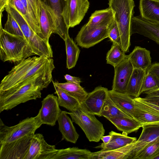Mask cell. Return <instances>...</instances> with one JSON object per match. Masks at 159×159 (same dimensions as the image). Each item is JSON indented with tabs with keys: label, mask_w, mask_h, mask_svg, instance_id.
Wrapping results in <instances>:
<instances>
[{
	"label": "cell",
	"mask_w": 159,
	"mask_h": 159,
	"mask_svg": "<svg viewBox=\"0 0 159 159\" xmlns=\"http://www.w3.org/2000/svg\"><path fill=\"white\" fill-rule=\"evenodd\" d=\"M52 64L44 71L10 89L0 92V112L11 110L18 105L41 98V91L52 80Z\"/></svg>",
	"instance_id": "6da1fadb"
},
{
	"label": "cell",
	"mask_w": 159,
	"mask_h": 159,
	"mask_svg": "<svg viewBox=\"0 0 159 159\" xmlns=\"http://www.w3.org/2000/svg\"><path fill=\"white\" fill-rule=\"evenodd\" d=\"M54 63L52 58L29 57L16 65L1 80L0 92L8 90L32 77Z\"/></svg>",
	"instance_id": "7a4b0ae2"
},
{
	"label": "cell",
	"mask_w": 159,
	"mask_h": 159,
	"mask_svg": "<svg viewBox=\"0 0 159 159\" xmlns=\"http://www.w3.org/2000/svg\"><path fill=\"white\" fill-rule=\"evenodd\" d=\"M25 38L11 34L2 28L0 19V58L16 65L35 55Z\"/></svg>",
	"instance_id": "3957f363"
},
{
	"label": "cell",
	"mask_w": 159,
	"mask_h": 159,
	"mask_svg": "<svg viewBox=\"0 0 159 159\" xmlns=\"http://www.w3.org/2000/svg\"><path fill=\"white\" fill-rule=\"evenodd\" d=\"M109 7L113 11L120 35L122 49L125 53L130 45L131 24L135 6L133 0H109Z\"/></svg>",
	"instance_id": "277c9868"
},
{
	"label": "cell",
	"mask_w": 159,
	"mask_h": 159,
	"mask_svg": "<svg viewBox=\"0 0 159 159\" xmlns=\"http://www.w3.org/2000/svg\"><path fill=\"white\" fill-rule=\"evenodd\" d=\"M66 112L70 116L72 121L81 129L90 142H99L104 134L102 124L81 104L74 111Z\"/></svg>",
	"instance_id": "5b68a950"
},
{
	"label": "cell",
	"mask_w": 159,
	"mask_h": 159,
	"mask_svg": "<svg viewBox=\"0 0 159 159\" xmlns=\"http://www.w3.org/2000/svg\"><path fill=\"white\" fill-rule=\"evenodd\" d=\"M42 124L39 112L35 116L27 118L12 126L5 125L1 119L0 144L11 143L27 136L34 135Z\"/></svg>",
	"instance_id": "8992f818"
},
{
	"label": "cell",
	"mask_w": 159,
	"mask_h": 159,
	"mask_svg": "<svg viewBox=\"0 0 159 159\" xmlns=\"http://www.w3.org/2000/svg\"><path fill=\"white\" fill-rule=\"evenodd\" d=\"M89 6L88 0H66L62 15L67 26L69 28L79 24Z\"/></svg>",
	"instance_id": "52a82bcc"
},
{
	"label": "cell",
	"mask_w": 159,
	"mask_h": 159,
	"mask_svg": "<svg viewBox=\"0 0 159 159\" xmlns=\"http://www.w3.org/2000/svg\"><path fill=\"white\" fill-rule=\"evenodd\" d=\"M34 135L11 143L0 144V159H24Z\"/></svg>",
	"instance_id": "ba28073f"
},
{
	"label": "cell",
	"mask_w": 159,
	"mask_h": 159,
	"mask_svg": "<svg viewBox=\"0 0 159 159\" xmlns=\"http://www.w3.org/2000/svg\"><path fill=\"white\" fill-rule=\"evenodd\" d=\"M137 140L128 145V159H134L136 155L148 144L159 137V123L144 125Z\"/></svg>",
	"instance_id": "9c48e42d"
},
{
	"label": "cell",
	"mask_w": 159,
	"mask_h": 159,
	"mask_svg": "<svg viewBox=\"0 0 159 159\" xmlns=\"http://www.w3.org/2000/svg\"><path fill=\"white\" fill-rule=\"evenodd\" d=\"M56 149L55 145L46 142L42 134H34L24 159H50Z\"/></svg>",
	"instance_id": "30bf717a"
},
{
	"label": "cell",
	"mask_w": 159,
	"mask_h": 159,
	"mask_svg": "<svg viewBox=\"0 0 159 159\" xmlns=\"http://www.w3.org/2000/svg\"><path fill=\"white\" fill-rule=\"evenodd\" d=\"M41 102L42 107L39 112L43 124L55 125L61 111L58 97L53 94H49L43 99Z\"/></svg>",
	"instance_id": "8fae6325"
},
{
	"label": "cell",
	"mask_w": 159,
	"mask_h": 159,
	"mask_svg": "<svg viewBox=\"0 0 159 159\" xmlns=\"http://www.w3.org/2000/svg\"><path fill=\"white\" fill-rule=\"evenodd\" d=\"M114 68V75L112 90L117 92L125 93L127 84L134 68L127 55Z\"/></svg>",
	"instance_id": "7c38bea8"
},
{
	"label": "cell",
	"mask_w": 159,
	"mask_h": 159,
	"mask_svg": "<svg viewBox=\"0 0 159 159\" xmlns=\"http://www.w3.org/2000/svg\"><path fill=\"white\" fill-rule=\"evenodd\" d=\"M108 26L91 30H87L83 26L75 38L77 45L88 48L108 38Z\"/></svg>",
	"instance_id": "4fadbf2b"
},
{
	"label": "cell",
	"mask_w": 159,
	"mask_h": 159,
	"mask_svg": "<svg viewBox=\"0 0 159 159\" xmlns=\"http://www.w3.org/2000/svg\"><path fill=\"white\" fill-rule=\"evenodd\" d=\"M131 33H137L147 37L159 44V22L150 21L141 16H133Z\"/></svg>",
	"instance_id": "5bb4252c"
},
{
	"label": "cell",
	"mask_w": 159,
	"mask_h": 159,
	"mask_svg": "<svg viewBox=\"0 0 159 159\" xmlns=\"http://www.w3.org/2000/svg\"><path fill=\"white\" fill-rule=\"evenodd\" d=\"M108 91L106 88L98 86L88 93L85 101L81 104L89 112L101 116L103 106L108 95Z\"/></svg>",
	"instance_id": "9a60e30c"
},
{
	"label": "cell",
	"mask_w": 159,
	"mask_h": 159,
	"mask_svg": "<svg viewBox=\"0 0 159 159\" xmlns=\"http://www.w3.org/2000/svg\"><path fill=\"white\" fill-rule=\"evenodd\" d=\"M39 23L44 39L49 42L51 34L56 31L55 17L51 9L40 0Z\"/></svg>",
	"instance_id": "2e32d148"
},
{
	"label": "cell",
	"mask_w": 159,
	"mask_h": 159,
	"mask_svg": "<svg viewBox=\"0 0 159 159\" xmlns=\"http://www.w3.org/2000/svg\"><path fill=\"white\" fill-rule=\"evenodd\" d=\"M48 7L53 12L56 24L55 34L64 41L69 35V28L66 24L62 13L65 1L64 0H40Z\"/></svg>",
	"instance_id": "e0dca14e"
},
{
	"label": "cell",
	"mask_w": 159,
	"mask_h": 159,
	"mask_svg": "<svg viewBox=\"0 0 159 159\" xmlns=\"http://www.w3.org/2000/svg\"><path fill=\"white\" fill-rule=\"evenodd\" d=\"M114 13L109 7L106 9L97 10L91 15L88 22L83 27L87 30L108 26L114 20Z\"/></svg>",
	"instance_id": "ac0fdd59"
},
{
	"label": "cell",
	"mask_w": 159,
	"mask_h": 159,
	"mask_svg": "<svg viewBox=\"0 0 159 159\" xmlns=\"http://www.w3.org/2000/svg\"><path fill=\"white\" fill-rule=\"evenodd\" d=\"M57 121L59 129L61 132L62 139L75 143L79 137L72 120L68 116L66 111H61Z\"/></svg>",
	"instance_id": "d6986e66"
},
{
	"label": "cell",
	"mask_w": 159,
	"mask_h": 159,
	"mask_svg": "<svg viewBox=\"0 0 159 159\" xmlns=\"http://www.w3.org/2000/svg\"><path fill=\"white\" fill-rule=\"evenodd\" d=\"M127 56L134 69L147 70L152 64L150 52L145 48L136 46Z\"/></svg>",
	"instance_id": "ffe728a7"
},
{
	"label": "cell",
	"mask_w": 159,
	"mask_h": 159,
	"mask_svg": "<svg viewBox=\"0 0 159 159\" xmlns=\"http://www.w3.org/2000/svg\"><path fill=\"white\" fill-rule=\"evenodd\" d=\"M108 95L117 107L133 118L136 106L134 98L126 93H121L112 90H108Z\"/></svg>",
	"instance_id": "44dd1931"
},
{
	"label": "cell",
	"mask_w": 159,
	"mask_h": 159,
	"mask_svg": "<svg viewBox=\"0 0 159 159\" xmlns=\"http://www.w3.org/2000/svg\"><path fill=\"white\" fill-rule=\"evenodd\" d=\"M92 152L77 147L56 149L50 159H90Z\"/></svg>",
	"instance_id": "7402d4cb"
},
{
	"label": "cell",
	"mask_w": 159,
	"mask_h": 159,
	"mask_svg": "<svg viewBox=\"0 0 159 159\" xmlns=\"http://www.w3.org/2000/svg\"><path fill=\"white\" fill-rule=\"evenodd\" d=\"M109 134L111 135V138L108 143L105 144L102 143L95 148H101L100 150L102 151L114 150L125 146L137 140L135 137H129L113 131L109 132Z\"/></svg>",
	"instance_id": "603a6c76"
},
{
	"label": "cell",
	"mask_w": 159,
	"mask_h": 159,
	"mask_svg": "<svg viewBox=\"0 0 159 159\" xmlns=\"http://www.w3.org/2000/svg\"><path fill=\"white\" fill-rule=\"evenodd\" d=\"M139 8L142 18L159 22V0H140Z\"/></svg>",
	"instance_id": "cb8c5ba5"
},
{
	"label": "cell",
	"mask_w": 159,
	"mask_h": 159,
	"mask_svg": "<svg viewBox=\"0 0 159 159\" xmlns=\"http://www.w3.org/2000/svg\"><path fill=\"white\" fill-rule=\"evenodd\" d=\"M147 70L134 69L127 84L125 93L137 98L140 95V91Z\"/></svg>",
	"instance_id": "d4e9b609"
},
{
	"label": "cell",
	"mask_w": 159,
	"mask_h": 159,
	"mask_svg": "<svg viewBox=\"0 0 159 159\" xmlns=\"http://www.w3.org/2000/svg\"><path fill=\"white\" fill-rule=\"evenodd\" d=\"M114 125L118 130L127 135L137 131L142 125L136 120L131 117H112L107 119Z\"/></svg>",
	"instance_id": "484cf974"
},
{
	"label": "cell",
	"mask_w": 159,
	"mask_h": 159,
	"mask_svg": "<svg viewBox=\"0 0 159 159\" xmlns=\"http://www.w3.org/2000/svg\"><path fill=\"white\" fill-rule=\"evenodd\" d=\"M52 82L68 94L76 99L80 104L84 102L88 95V93L80 84L68 82L62 83L53 80Z\"/></svg>",
	"instance_id": "4316f807"
},
{
	"label": "cell",
	"mask_w": 159,
	"mask_h": 159,
	"mask_svg": "<svg viewBox=\"0 0 159 159\" xmlns=\"http://www.w3.org/2000/svg\"><path fill=\"white\" fill-rule=\"evenodd\" d=\"M55 90L60 106L64 107L70 111L76 109L80 104L75 98L70 95L54 83H52Z\"/></svg>",
	"instance_id": "83f0119b"
},
{
	"label": "cell",
	"mask_w": 159,
	"mask_h": 159,
	"mask_svg": "<svg viewBox=\"0 0 159 159\" xmlns=\"http://www.w3.org/2000/svg\"><path fill=\"white\" fill-rule=\"evenodd\" d=\"M64 41L66 54V68L70 69L76 65L80 50L77 45L69 35Z\"/></svg>",
	"instance_id": "f1b7e54d"
},
{
	"label": "cell",
	"mask_w": 159,
	"mask_h": 159,
	"mask_svg": "<svg viewBox=\"0 0 159 159\" xmlns=\"http://www.w3.org/2000/svg\"><path fill=\"white\" fill-rule=\"evenodd\" d=\"M9 4L15 7L25 19L30 27L39 36L44 39L40 27L36 23L30 13L26 10L20 0H10Z\"/></svg>",
	"instance_id": "f546056e"
},
{
	"label": "cell",
	"mask_w": 159,
	"mask_h": 159,
	"mask_svg": "<svg viewBox=\"0 0 159 159\" xmlns=\"http://www.w3.org/2000/svg\"><path fill=\"white\" fill-rule=\"evenodd\" d=\"M133 118L136 120L142 126L145 125L159 123V115L136 106L133 113Z\"/></svg>",
	"instance_id": "4dcf8cb0"
},
{
	"label": "cell",
	"mask_w": 159,
	"mask_h": 159,
	"mask_svg": "<svg viewBox=\"0 0 159 159\" xmlns=\"http://www.w3.org/2000/svg\"><path fill=\"white\" fill-rule=\"evenodd\" d=\"M101 115L107 119L112 117H130L118 108L109 95L103 106Z\"/></svg>",
	"instance_id": "1f68e13d"
},
{
	"label": "cell",
	"mask_w": 159,
	"mask_h": 159,
	"mask_svg": "<svg viewBox=\"0 0 159 159\" xmlns=\"http://www.w3.org/2000/svg\"><path fill=\"white\" fill-rule=\"evenodd\" d=\"M159 154V137L148 144L134 159H153Z\"/></svg>",
	"instance_id": "d6a6232c"
},
{
	"label": "cell",
	"mask_w": 159,
	"mask_h": 159,
	"mask_svg": "<svg viewBox=\"0 0 159 159\" xmlns=\"http://www.w3.org/2000/svg\"><path fill=\"white\" fill-rule=\"evenodd\" d=\"M121 47L116 43H113L107 54V63L114 67L120 63L126 55Z\"/></svg>",
	"instance_id": "836d02e7"
},
{
	"label": "cell",
	"mask_w": 159,
	"mask_h": 159,
	"mask_svg": "<svg viewBox=\"0 0 159 159\" xmlns=\"http://www.w3.org/2000/svg\"><path fill=\"white\" fill-rule=\"evenodd\" d=\"M159 89V82L156 76L147 70L140 91L142 93Z\"/></svg>",
	"instance_id": "e575fe53"
},
{
	"label": "cell",
	"mask_w": 159,
	"mask_h": 159,
	"mask_svg": "<svg viewBox=\"0 0 159 159\" xmlns=\"http://www.w3.org/2000/svg\"><path fill=\"white\" fill-rule=\"evenodd\" d=\"M7 13V20L4 25V30L11 34L25 38L22 30L16 21L11 14L9 13Z\"/></svg>",
	"instance_id": "d590c367"
},
{
	"label": "cell",
	"mask_w": 159,
	"mask_h": 159,
	"mask_svg": "<svg viewBox=\"0 0 159 159\" xmlns=\"http://www.w3.org/2000/svg\"><path fill=\"white\" fill-rule=\"evenodd\" d=\"M108 38L113 43L117 44L122 49L120 32L118 25L114 18L108 26Z\"/></svg>",
	"instance_id": "8d00e7d4"
},
{
	"label": "cell",
	"mask_w": 159,
	"mask_h": 159,
	"mask_svg": "<svg viewBox=\"0 0 159 159\" xmlns=\"http://www.w3.org/2000/svg\"><path fill=\"white\" fill-rule=\"evenodd\" d=\"M135 106L159 115V106L138 97L134 98Z\"/></svg>",
	"instance_id": "74e56055"
},
{
	"label": "cell",
	"mask_w": 159,
	"mask_h": 159,
	"mask_svg": "<svg viewBox=\"0 0 159 159\" xmlns=\"http://www.w3.org/2000/svg\"><path fill=\"white\" fill-rule=\"evenodd\" d=\"M27 1L30 7L33 11L35 20L37 23L39 25L40 0H27Z\"/></svg>",
	"instance_id": "f35d334b"
},
{
	"label": "cell",
	"mask_w": 159,
	"mask_h": 159,
	"mask_svg": "<svg viewBox=\"0 0 159 159\" xmlns=\"http://www.w3.org/2000/svg\"><path fill=\"white\" fill-rule=\"evenodd\" d=\"M153 73L159 82V62H155L152 64L147 70Z\"/></svg>",
	"instance_id": "ab89813d"
},
{
	"label": "cell",
	"mask_w": 159,
	"mask_h": 159,
	"mask_svg": "<svg viewBox=\"0 0 159 159\" xmlns=\"http://www.w3.org/2000/svg\"><path fill=\"white\" fill-rule=\"evenodd\" d=\"M64 77L67 82L78 84H80L81 82L80 78L73 76L68 74H66L64 76Z\"/></svg>",
	"instance_id": "60d3db41"
},
{
	"label": "cell",
	"mask_w": 159,
	"mask_h": 159,
	"mask_svg": "<svg viewBox=\"0 0 159 159\" xmlns=\"http://www.w3.org/2000/svg\"><path fill=\"white\" fill-rule=\"evenodd\" d=\"M144 93L146 94L145 98H159V89L149 91Z\"/></svg>",
	"instance_id": "b9f144b4"
},
{
	"label": "cell",
	"mask_w": 159,
	"mask_h": 159,
	"mask_svg": "<svg viewBox=\"0 0 159 159\" xmlns=\"http://www.w3.org/2000/svg\"><path fill=\"white\" fill-rule=\"evenodd\" d=\"M22 3L23 4L24 6L25 7L26 9V10L28 11L30 13V15H31L33 19L35 21L37 24L38 25V24L36 22L34 17V15L33 12V11L31 7H30L28 2L27 0H20Z\"/></svg>",
	"instance_id": "7bdbcfd3"
},
{
	"label": "cell",
	"mask_w": 159,
	"mask_h": 159,
	"mask_svg": "<svg viewBox=\"0 0 159 159\" xmlns=\"http://www.w3.org/2000/svg\"><path fill=\"white\" fill-rule=\"evenodd\" d=\"M10 0H0V16H2V12L6 7L8 5Z\"/></svg>",
	"instance_id": "ee69618b"
},
{
	"label": "cell",
	"mask_w": 159,
	"mask_h": 159,
	"mask_svg": "<svg viewBox=\"0 0 159 159\" xmlns=\"http://www.w3.org/2000/svg\"><path fill=\"white\" fill-rule=\"evenodd\" d=\"M145 100L159 106V98H143Z\"/></svg>",
	"instance_id": "f6af8a7d"
},
{
	"label": "cell",
	"mask_w": 159,
	"mask_h": 159,
	"mask_svg": "<svg viewBox=\"0 0 159 159\" xmlns=\"http://www.w3.org/2000/svg\"><path fill=\"white\" fill-rule=\"evenodd\" d=\"M111 138V136L110 135H108L104 136H102L101 139L103 141V143L106 144L108 143L110 141Z\"/></svg>",
	"instance_id": "bcb514c9"
},
{
	"label": "cell",
	"mask_w": 159,
	"mask_h": 159,
	"mask_svg": "<svg viewBox=\"0 0 159 159\" xmlns=\"http://www.w3.org/2000/svg\"><path fill=\"white\" fill-rule=\"evenodd\" d=\"M153 159H159V154L155 157Z\"/></svg>",
	"instance_id": "7dc6e473"
},
{
	"label": "cell",
	"mask_w": 159,
	"mask_h": 159,
	"mask_svg": "<svg viewBox=\"0 0 159 159\" xmlns=\"http://www.w3.org/2000/svg\"><path fill=\"white\" fill-rule=\"evenodd\" d=\"M64 0L65 1H66V0Z\"/></svg>",
	"instance_id": "c3c4849f"
}]
</instances>
